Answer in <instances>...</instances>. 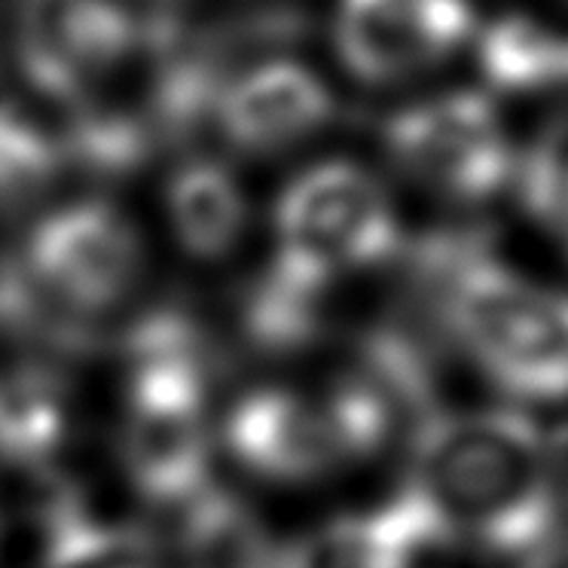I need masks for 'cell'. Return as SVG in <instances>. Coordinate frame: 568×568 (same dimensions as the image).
<instances>
[{
    "mask_svg": "<svg viewBox=\"0 0 568 568\" xmlns=\"http://www.w3.org/2000/svg\"><path fill=\"white\" fill-rule=\"evenodd\" d=\"M437 538L529 554L556 519V477L535 422L510 409L434 419L413 446L404 493Z\"/></svg>",
    "mask_w": 568,
    "mask_h": 568,
    "instance_id": "obj_1",
    "label": "cell"
},
{
    "mask_svg": "<svg viewBox=\"0 0 568 568\" xmlns=\"http://www.w3.org/2000/svg\"><path fill=\"white\" fill-rule=\"evenodd\" d=\"M395 199L355 160H324L284 186L272 217V287L297 300L379 266L397 245Z\"/></svg>",
    "mask_w": 568,
    "mask_h": 568,
    "instance_id": "obj_2",
    "label": "cell"
},
{
    "mask_svg": "<svg viewBox=\"0 0 568 568\" xmlns=\"http://www.w3.org/2000/svg\"><path fill=\"white\" fill-rule=\"evenodd\" d=\"M449 331L474 367L523 404L568 400V291L505 266L465 272Z\"/></svg>",
    "mask_w": 568,
    "mask_h": 568,
    "instance_id": "obj_3",
    "label": "cell"
},
{
    "mask_svg": "<svg viewBox=\"0 0 568 568\" xmlns=\"http://www.w3.org/2000/svg\"><path fill=\"white\" fill-rule=\"evenodd\" d=\"M385 432V409L367 385L306 392L266 385L247 392L226 416L233 458L272 483H310L371 453Z\"/></svg>",
    "mask_w": 568,
    "mask_h": 568,
    "instance_id": "obj_4",
    "label": "cell"
},
{
    "mask_svg": "<svg viewBox=\"0 0 568 568\" xmlns=\"http://www.w3.org/2000/svg\"><path fill=\"white\" fill-rule=\"evenodd\" d=\"M205 373L172 324H150L138 339L129 383L123 458L129 477L153 501L196 498L209 483Z\"/></svg>",
    "mask_w": 568,
    "mask_h": 568,
    "instance_id": "obj_5",
    "label": "cell"
},
{
    "mask_svg": "<svg viewBox=\"0 0 568 568\" xmlns=\"http://www.w3.org/2000/svg\"><path fill=\"white\" fill-rule=\"evenodd\" d=\"M385 153L407 181L453 202H483L517 178L505 120L480 92L458 89L392 113Z\"/></svg>",
    "mask_w": 568,
    "mask_h": 568,
    "instance_id": "obj_6",
    "label": "cell"
},
{
    "mask_svg": "<svg viewBox=\"0 0 568 568\" xmlns=\"http://www.w3.org/2000/svg\"><path fill=\"white\" fill-rule=\"evenodd\" d=\"M153 31L120 0H22L16 68L38 92L74 104L135 62Z\"/></svg>",
    "mask_w": 568,
    "mask_h": 568,
    "instance_id": "obj_7",
    "label": "cell"
},
{
    "mask_svg": "<svg viewBox=\"0 0 568 568\" xmlns=\"http://www.w3.org/2000/svg\"><path fill=\"white\" fill-rule=\"evenodd\" d=\"M28 275L68 315H95L129 297L144 270L135 226L104 202H77L38 223Z\"/></svg>",
    "mask_w": 568,
    "mask_h": 568,
    "instance_id": "obj_8",
    "label": "cell"
},
{
    "mask_svg": "<svg viewBox=\"0 0 568 568\" xmlns=\"http://www.w3.org/2000/svg\"><path fill=\"white\" fill-rule=\"evenodd\" d=\"M470 0H336L334 47L348 74L395 87L449 62L477 40Z\"/></svg>",
    "mask_w": 568,
    "mask_h": 568,
    "instance_id": "obj_9",
    "label": "cell"
},
{
    "mask_svg": "<svg viewBox=\"0 0 568 568\" xmlns=\"http://www.w3.org/2000/svg\"><path fill=\"white\" fill-rule=\"evenodd\" d=\"M211 111L235 150L272 156L300 148L331 123L334 92L310 64L263 55L223 83Z\"/></svg>",
    "mask_w": 568,
    "mask_h": 568,
    "instance_id": "obj_10",
    "label": "cell"
},
{
    "mask_svg": "<svg viewBox=\"0 0 568 568\" xmlns=\"http://www.w3.org/2000/svg\"><path fill=\"white\" fill-rule=\"evenodd\" d=\"M437 535L407 495L315 526L278 550V568H416Z\"/></svg>",
    "mask_w": 568,
    "mask_h": 568,
    "instance_id": "obj_11",
    "label": "cell"
},
{
    "mask_svg": "<svg viewBox=\"0 0 568 568\" xmlns=\"http://www.w3.org/2000/svg\"><path fill=\"white\" fill-rule=\"evenodd\" d=\"M165 205L181 247L199 260L230 257L251 223L245 186L217 160L184 162L165 186Z\"/></svg>",
    "mask_w": 568,
    "mask_h": 568,
    "instance_id": "obj_12",
    "label": "cell"
},
{
    "mask_svg": "<svg viewBox=\"0 0 568 568\" xmlns=\"http://www.w3.org/2000/svg\"><path fill=\"white\" fill-rule=\"evenodd\" d=\"M477 59L498 92L568 89V28L531 13H510L477 31Z\"/></svg>",
    "mask_w": 568,
    "mask_h": 568,
    "instance_id": "obj_13",
    "label": "cell"
},
{
    "mask_svg": "<svg viewBox=\"0 0 568 568\" xmlns=\"http://www.w3.org/2000/svg\"><path fill=\"white\" fill-rule=\"evenodd\" d=\"M62 432L64 397L55 373L34 361L0 367V456L43 458Z\"/></svg>",
    "mask_w": 568,
    "mask_h": 568,
    "instance_id": "obj_14",
    "label": "cell"
},
{
    "mask_svg": "<svg viewBox=\"0 0 568 568\" xmlns=\"http://www.w3.org/2000/svg\"><path fill=\"white\" fill-rule=\"evenodd\" d=\"M186 568H278V554L247 517L245 507L217 493L193 498L184 526Z\"/></svg>",
    "mask_w": 568,
    "mask_h": 568,
    "instance_id": "obj_15",
    "label": "cell"
},
{
    "mask_svg": "<svg viewBox=\"0 0 568 568\" xmlns=\"http://www.w3.org/2000/svg\"><path fill=\"white\" fill-rule=\"evenodd\" d=\"M59 150L22 113L0 104V214H19L50 193Z\"/></svg>",
    "mask_w": 568,
    "mask_h": 568,
    "instance_id": "obj_16",
    "label": "cell"
},
{
    "mask_svg": "<svg viewBox=\"0 0 568 568\" xmlns=\"http://www.w3.org/2000/svg\"><path fill=\"white\" fill-rule=\"evenodd\" d=\"M517 181L535 217L568 242V111L544 125L529 153L519 156Z\"/></svg>",
    "mask_w": 568,
    "mask_h": 568,
    "instance_id": "obj_17",
    "label": "cell"
},
{
    "mask_svg": "<svg viewBox=\"0 0 568 568\" xmlns=\"http://www.w3.org/2000/svg\"><path fill=\"white\" fill-rule=\"evenodd\" d=\"M43 556V568H150L144 547L132 535L74 517L55 523Z\"/></svg>",
    "mask_w": 568,
    "mask_h": 568,
    "instance_id": "obj_18",
    "label": "cell"
}]
</instances>
